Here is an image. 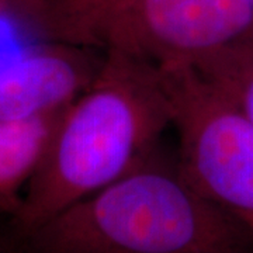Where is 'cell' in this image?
I'll return each mask as SVG.
<instances>
[{"mask_svg": "<svg viewBox=\"0 0 253 253\" xmlns=\"http://www.w3.org/2000/svg\"><path fill=\"white\" fill-rule=\"evenodd\" d=\"M173 96L162 66L107 54L97 76L65 110L44 161L7 219L21 242L37 228L114 183L158 149L173 126Z\"/></svg>", "mask_w": 253, "mask_h": 253, "instance_id": "6da1fadb", "label": "cell"}, {"mask_svg": "<svg viewBox=\"0 0 253 253\" xmlns=\"http://www.w3.org/2000/svg\"><path fill=\"white\" fill-rule=\"evenodd\" d=\"M23 253H253V235L155 149L21 242Z\"/></svg>", "mask_w": 253, "mask_h": 253, "instance_id": "7a4b0ae2", "label": "cell"}, {"mask_svg": "<svg viewBox=\"0 0 253 253\" xmlns=\"http://www.w3.org/2000/svg\"><path fill=\"white\" fill-rule=\"evenodd\" d=\"M4 11L44 42L169 66L221 46L253 44L244 0H7Z\"/></svg>", "mask_w": 253, "mask_h": 253, "instance_id": "3957f363", "label": "cell"}, {"mask_svg": "<svg viewBox=\"0 0 253 253\" xmlns=\"http://www.w3.org/2000/svg\"><path fill=\"white\" fill-rule=\"evenodd\" d=\"M173 96L177 158L193 184L253 235V128L189 63L162 66Z\"/></svg>", "mask_w": 253, "mask_h": 253, "instance_id": "277c9868", "label": "cell"}, {"mask_svg": "<svg viewBox=\"0 0 253 253\" xmlns=\"http://www.w3.org/2000/svg\"><path fill=\"white\" fill-rule=\"evenodd\" d=\"M104 55L44 42L0 68V121H23L65 110L97 76Z\"/></svg>", "mask_w": 253, "mask_h": 253, "instance_id": "5b68a950", "label": "cell"}, {"mask_svg": "<svg viewBox=\"0 0 253 253\" xmlns=\"http://www.w3.org/2000/svg\"><path fill=\"white\" fill-rule=\"evenodd\" d=\"M65 110L33 120L0 121V218L16 214Z\"/></svg>", "mask_w": 253, "mask_h": 253, "instance_id": "8992f818", "label": "cell"}, {"mask_svg": "<svg viewBox=\"0 0 253 253\" xmlns=\"http://www.w3.org/2000/svg\"><path fill=\"white\" fill-rule=\"evenodd\" d=\"M191 68L253 128V44L236 42L197 58Z\"/></svg>", "mask_w": 253, "mask_h": 253, "instance_id": "52a82bcc", "label": "cell"}, {"mask_svg": "<svg viewBox=\"0 0 253 253\" xmlns=\"http://www.w3.org/2000/svg\"><path fill=\"white\" fill-rule=\"evenodd\" d=\"M0 253H23L21 245L11 234L4 218H0Z\"/></svg>", "mask_w": 253, "mask_h": 253, "instance_id": "ba28073f", "label": "cell"}, {"mask_svg": "<svg viewBox=\"0 0 253 253\" xmlns=\"http://www.w3.org/2000/svg\"><path fill=\"white\" fill-rule=\"evenodd\" d=\"M245 3H246V6L249 7V10H251V13H252L253 16V0H244Z\"/></svg>", "mask_w": 253, "mask_h": 253, "instance_id": "9c48e42d", "label": "cell"}, {"mask_svg": "<svg viewBox=\"0 0 253 253\" xmlns=\"http://www.w3.org/2000/svg\"><path fill=\"white\" fill-rule=\"evenodd\" d=\"M7 6V0H0V11H4Z\"/></svg>", "mask_w": 253, "mask_h": 253, "instance_id": "30bf717a", "label": "cell"}]
</instances>
